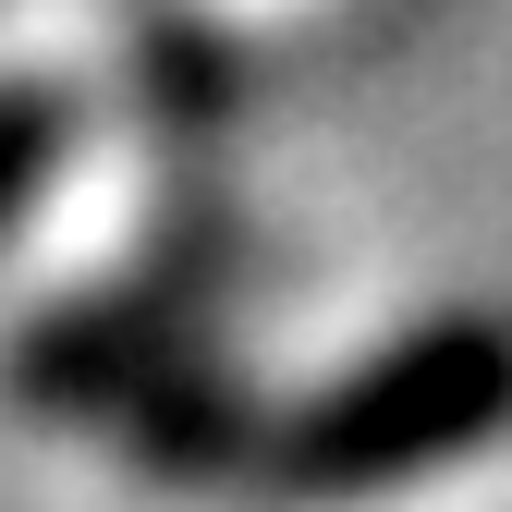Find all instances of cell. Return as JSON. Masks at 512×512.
Segmentation results:
<instances>
[{
    "label": "cell",
    "instance_id": "6da1fadb",
    "mask_svg": "<svg viewBox=\"0 0 512 512\" xmlns=\"http://www.w3.org/2000/svg\"><path fill=\"white\" fill-rule=\"evenodd\" d=\"M500 439H512V317L452 305V317H415L403 342L354 354L342 378H317L305 403L256 415L232 488L293 500V512H342V500L415 488L464 452H500Z\"/></svg>",
    "mask_w": 512,
    "mask_h": 512
},
{
    "label": "cell",
    "instance_id": "7a4b0ae2",
    "mask_svg": "<svg viewBox=\"0 0 512 512\" xmlns=\"http://www.w3.org/2000/svg\"><path fill=\"white\" fill-rule=\"evenodd\" d=\"M171 354H196V342H183V269L49 305L37 330L13 342V391H25V415H86L98 427V415L135 403Z\"/></svg>",
    "mask_w": 512,
    "mask_h": 512
},
{
    "label": "cell",
    "instance_id": "3957f363",
    "mask_svg": "<svg viewBox=\"0 0 512 512\" xmlns=\"http://www.w3.org/2000/svg\"><path fill=\"white\" fill-rule=\"evenodd\" d=\"M61 159H74V86L13 74V86H0V244L25 232V208L49 196Z\"/></svg>",
    "mask_w": 512,
    "mask_h": 512
}]
</instances>
